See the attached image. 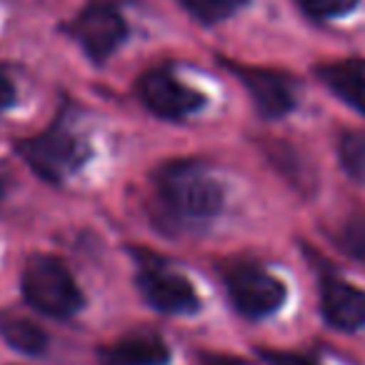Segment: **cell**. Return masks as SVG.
Returning a JSON list of instances; mask_svg holds the SVG:
<instances>
[{
    "mask_svg": "<svg viewBox=\"0 0 365 365\" xmlns=\"http://www.w3.org/2000/svg\"><path fill=\"white\" fill-rule=\"evenodd\" d=\"M155 185L163 205L180 220H210L223 208V185L203 163H170Z\"/></svg>",
    "mask_w": 365,
    "mask_h": 365,
    "instance_id": "cell-1",
    "label": "cell"
},
{
    "mask_svg": "<svg viewBox=\"0 0 365 365\" xmlns=\"http://www.w3.org/2000/svg\"><path fill=\"white\" fill-rule=\"evenodd\" d=\"M23 293L33 308L53 318H71L83 305V295L73 275L61 260L51 255H36L28 260L23 273Z\"/></svg>",
    "mask_w": 365,
    "mask_h": 365,
    "instance_id": "cell-2",
    "label": "cell"
},
{
    "mask_svg": "<svg viewBox=\"0 0 365 365\" xmlns=\"http://www.w3.org/2000/svg\"><path fill=\"white\" fill-rule=\"evenodd\" d=\"M88 153L91 150H88L86 140H81L68 128H53L23 145L26 160L46 180H63V178L73 175L88 160Z\"/></svg>",
    "mask_w": 365,
    "mask_h": 365,
    "instance_id": "cell-3",
    "label": "cell"
},
{
    "mask_svg": "<svg viewBox=\"0 0 365 365\" xmlns=\"http://www.w3.org/2000/svg\"><path fill=\"white\" fill-rule=\"evenodd\" d=\"M228 293L233 305L248 318H265L285 300V285L255 263H240L228 270Z\"/></svg>",
    "mask_w": 365,
    "mask_h": 365,
    "instance_id": "cell-4",
    "label": "cell"
},
{
    "mask_svg": "<svg viewBox=\"0 0 365 365\" xmlns=\"http://www.w3.org/2000/svg\"><path fill=\"white\" fill-rule=\"evenodd\" d=\"M138 96L148 110L155 113L158 118H165V120L188 118L205 106L203 93L180 83L168 68L148 71L138 81Z\"/></svg>",
    "mask_w": 365,
    "mask_h": 365,
    "instance_id": "cell-5",
    "label": "cell"
},
{
    "mask_svg": "<svg viewBox=\"0 0 365 365\" xmlns=\"http://www.w3.org/2000/svg\"><path fill=\"white\" fill-rule=\"evenodd\" d=\"M138 285H140L143 298L155 310H160V313L185 315L195 313L200 305L198 293L190 285V280L173 273V270L160 268V265L143 268L140 275H138Z\"/></svg>",
    "mask_w": 365,
    "mask_h": 365,
    "instance_id": "cell-6",
    "label": "cell"
},
{
    "mask_svg": "<svg viewBox=\"0 0 365 365\" xmlns=\"http://www.w3.org/2000/svg\"><path fill=\"white\" fill-rule=\"evenodd\" d=\"M125 21L113 6H91L78 16L73 26V36L96 63L106 61L125 41Z\"/></svg>",
    "mask_w": 365,
    "mask_h": 365,
    "instance_id": "cell-7",
    "label": "cell"
},
{
    "mask_svg": "<svg viewBox=\"0 0 365 365\" xmlns=\"http://www.w3.org/2000/svg\"><path fill=\"white\" fill-rule=\"evenodd\" d=\"M320 308L333 328L353 333L365 325V290L340 278H325L320 290Z\"/></svg>",
    "mask_w": 365,
    "mask_h": 365,
    "instance_id": "cell-8",
    "label": "cell"
},
{
    "mask_svg": "<svg viewBox=\"0 0 365 365\" xmlns=\"http://www.w3.org/2000/svg\"><path fill=\"white\" fill-rule=\"evenodd\" d=\"M243 86L253 96V103L265 118H283L285 113L293 110L295 93L293 83L285 76L263 68H240L238 71Z\"/></svg>",
    "mask_w": 365,
    "mask_h": 365,
    "instance_id": "cell-9",
    "label": "cell"
},
{
    "mask_svg": "<svg viewBox=\"0 0 365 365\" xmlns=\"http://www.w3.org/2000/svg\"><path fill=\"white\" fill-rule=\"evenodd\" d=\"M170 348L158 335H130L101 350V365H165Z\"/></svg>",
    "mask_w": 365,
    "mask_h": 365,
    "instance_id": "cell-10",
    "label": "cell"
},
{
    "mask_svg": "<svg viewBox=\"0 0 365 365\" xmlns=\"http://www.w3.org/2000/svg\"><path fill=\"white\" fill-rule=\"evenodd\" d=\"M320 81L335 93L343 103L365 115V71L353 63L320 68Z\"/></svg>",
    "mask_w": 365,
    "mask_h": 365,
    "instance_id": "cell-11",
    "label": "cell"
},
{
    "mask_svg": "<svg viewBox=\"0 0 365 365\" xmlns=\"http://www.w3.org/2000/svg\"><path fill=\"white\" fill-rule=\"evenodd\" d=\"M0 335L13 345V348L23 350V353L38 355L46 350L48 335L38 328L36 323L26 318H18V315H0Z\"/></svg>",
    "mask_w": 365,
    "mask_h": 365,
    "instance_id": "cell-12",
    "label": "cell"
},
{
    "mask_svg": "<svg viewBox=\"0 0 365 365\" xmlns=\"http://www.w3.org/2000/svg\"><path fill=\"white\" fill-rule=\"evenodd\" d=\"M178 3H180L195 21L213 26V23L225 21V18H230L235 11H240L248 0H178Z\"/></svg>",
    "mask_w": 365,
    "mask_h": 365,
    "instance_id": "cell-13",
    "label": "cell"
},
{
    "mask_svg": "<svg viewBox=\"0 0 365 365\" xmlns=\"http://www.w3.org/2000/svg\"><path fill=\"white\" fill-rule=\"evenodd\" d=\"M340 163L343 168L355 178L358 182L365 185V138L348 133L340 140Z\"/></svg>",
    "mask_w": 365,
    "mask_h": 365,
    "instance_id": "cell-14",
    "label": "cell"
},
{
    "mask_svg": "<svg viewBox=\"0 0 365 365\" xmlns=\"http://www.w3.org/2000/svg\"><path fill=\"white\" fill-rule=\"evenodd\" d=\"M298 3L310 18H315V21L340 18L358 6V0H298Z\"/></svg>",
    "mask_w": 365,
    "mask_h": 365,
    "instance_id": "cell-15",
    "label": "cell"
},
{
    "mask_svg": "<svg viewBox=\"0 0 365 365\" xmlns=\"http://www.w3.org/2000/svg\"><path fill=\"white\" fill-rule=\"evenodd\" d=\"M343 245H345V250L353 253L358 260H365V218L353 220V223L345 225Z\"/></svg>",
    "mask_w": 365,
    "mask_h": 365,
    "instance_id": "cell-16",
    "label": "cell"
},
{
    "mask_svg": "<svg viewBox=\"0 0 365 365\" xmlns=\"http://www.w3.org/2000/svg\"><path fill=\"white\" fill-rule=\"evenodd\" d=\"M263 358L270 365H318L315 360L305 358V355H295V353H280V350H265Z\"/></svg>",
    "mask_w": 365,
    "mask_h": 365,
    "instance_id": "cell-17",
    "label": "cell"
},
{
    "mask_svg": "<svg viewBox=\"0 0 365 365\" xmlns=\"http://www.w3.org/2000/svg\"><path fill=\"white\" fill-rule=\"evenodd\" d=\"M13 98H16V91H13L11 81H8V78L3 76V73H0V110L11 106Z\"/></svg>",
    "mask_w": 365,
    "mask_h": 365,
    "instance_id": "cell-18",
    "label": "cell"
},
{
    "mask_svg": "<svg viewBox=\"0 0 365 365\" xmlns=\"http://www.w3.org/2000/svg\"><path fill=\"white\" fill-rule=\"evenodd\" d=\"M0 193H3V190H0Z\"/></svg>",
    "mask_w": 365,
    "mask_h": 365,
    "instance_id": "cell-19",
    "label": "cell"
}]
</instances>
